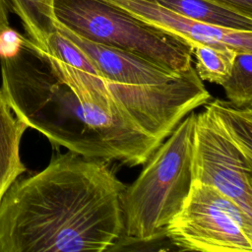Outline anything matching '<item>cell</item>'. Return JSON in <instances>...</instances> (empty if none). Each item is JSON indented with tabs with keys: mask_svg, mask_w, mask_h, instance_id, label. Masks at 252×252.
Segmentation results:
<instances>
[{
	"mask_svg": "<svg viewBox=\"0 0 252 252\" xmlns=\"http://www.w3.org/2000/svg\"><path fill=\"white\" fill-rule=\"evenodd\" d=\"M126 185L106 161L67 152L0 202V252H103L122 233Z\"/></svg>",
	"mask_w": 252,
	"mask_h": 252,
	"instance_id": "cell-1",
	"label": "cell"
},
{
	"mask_svg": "<svg viewBox=\"0 0 252 252\" xmlns=\"http://www.w3.org/2000/svg\"><path fill=\"white\" fill-rule=\"evenodd\" d=\"M192 178L211 185L252 216V107L220 98L195 114Z\"/></svg>",
	"mask_w": 252,
	"mask_h": 252,
	"instance_id": "cell-2",
	"label": "cell"
},
{
	"mask_svg": "<svg viewBox=\"0 0 252 252\" xmlns=\"http://www.w3.org/2000/svg\"><path fill=\"white\" fill-rule=\"evenodd\" d=\"M196 112L186 115L122 194L124 233L150 237L180 212L190 192Z\"/></svg>",
	"mask_w": 252,
	"mask_h": 252,
	"instance_id": "cell-3",
	"label": "cell"
},
{
	"mask_svg": "<svg viewBox=\"0 0 252 252\" xmlns=\"http://www.w3.org/2000/svg\"><path fill=\"white\" fill-rule=\"evenodd\" d=\"M56 21L92 42L131 53L162 69L192 67L191 46L99 0H54Z\"/></svg>",
	"mask_w": 252,
	"mask_h": 252,
	"instance_id": "cell-4",
	"label": "cell"
},
{
	"mask_svg": "<svg viewBox=\"0 0 252 252\" xmlns=\"http://www.w3.org/2000/svg\"><path fill=\"white\" fill-rule=\"evenodd\" d=\"M196 252H252V216L217 188L193 181L180 212L165 226Z\"/></svg>",
	"mask_w": 252,
	"mask_h": 252,
	"instance_id": "cell-5",
	"label": "cell"
},
{
	"mask_svg": "<svg viewBox=\"0 0 252 252\" xmlns=\"http://www.w3.org/2000/svg\"><path fill=\"white\" fill-rule=\"evenodd\" d=\"M110 4L141 22L173 34L187 42L192 50L198 44L225 45L237 52H252V31H233L191 21L157 0H99Z\"/></svg>",
	"mask_w": 252,
	"mask_h": 252,
	"instance_id": "cell-6",
	"label": "cell"
},
{
	"mask_svg": "<svg viewBox=\"0 0 252 252\" xmlns=\"http://www.w3.org/2000/svg\"><path fill=\"white\" fill-rule=\"evenodd\" d=\"M191 21L233 31H252V16L214 0H157Z\"/></svg>",
	"mask_w": 252,
	"mask_h": 252,
	"instance_id": "cell-7",
	"label": "cell"
},
{
	"mask_svg": "<svg viewBox=\"0 0 252 252\" xmlns=\"http://www.w3.org/2000/svg\"><path fill=\"white\" fill-rule=\"evenodd\" d=\"M27 125L12 112L0 93V202L7 189L26 170L20 155Z\"/></svg>",
	"mask_w": 252,
	"mask_h": 252,
	"instance_id": "cell-8",
	"label": "cell"
},
{
	"mask_svg": "<svg viewBox=\"0 0 252 252\" xmlns=\"http://www.w3.org/2000/svg\"><path fill=\"white\" fill-rule=\"evenodd\" d=\"M5 3L8 10L20 18L27 38L45 55L49 38L56 31L54 0H5Z\"/></svg>",
	"mask_w": 252,
	"mask_h": 252,
	"instance_id": "cell-9",
	"label": "cell"
},
{
	"mask_svg": "<svg viewBox=\"0 0 252 252\" xmlns=\"http://www.w3.org/2000/svg\"><path fill=\"white\" fill-rule=\"evenodd\" d=\"M238 52L225 45L198 43L193 47L195 71L201 81L222 85L229 77Z\"/></svg>",
	"mask_w": 252,
	"mask_h": 252,
	"instance_id": "cell-10",
	"label": "cell"
},
{
	"mask_svg": "<svg viewBox=\"0 0 252 252\" xmlns=\"http://www.w3.org/2000/svg\"><path fill=\"white\" fill-rule=\"evenodd\" d=\"M229 102L252 105V52H238L228 79L221 85Z\"/></svg>",
	"mask_w": 252,
	"mask_h": 252,
	"instance_id": "cell-11",
	"label": "cell"
},
{
	"mask_svg": "<svg viewBox=\"0 0 252 252\" xmlns=\"http://www.w3.org/2000/svg\"><path fill=\"white\" fill-rule=\"evenodd\" d=\"M103 252H196L173 241L165 227L150 237H138L122 233Z\"/></svg>",
	"mask_w": 252,
	"mask_h": 252,
	"instance_id": "cell-12",
	"label": "cell"
},
{
	"mask_svg": "<svg viewBox=\"0 0 252 252\" xmlns=\"http://www.w3.org/2000/svg\"><path fill=\"white\" fill-rule=\"evenodd\" d=\"M25 37L10 27L0 32V59L16 56L24 44Z\"/></svg>",
	"mask_w": 252,
	"mask_h": 252,
	"instance_id": "cell-13",
	"label": "cell"
},
{
	"mask_svg": "<svg viewBox=\"0 0 252 252\" xmlns=\"http://www.w3.org/2000/svg\"><path fill=\"white\" fill-rule=\"evenodd\" d=\"M214 1L230 6L246 15L252 16V0H214Z\"/></svg>",
	"mask_w": 252,
	"mask_h": 252,
	"instance_id": "cell-14",
	"label": "cell"
},
{
	"mask_svg": "<svg viewBox=\"0 0 252 252\" xmlns=\"http://www.w3.org/2000/svg\"><path fill=\"white\" fill-rule=\"evenodd\" d=\"M9 18H8V7L5 0H0V32L9 28Z\"/></svg>",
	"mask_w": 252,
	"mask_h": 252,
	"instance_id": "cell-15",
	"label": "cell"
}]
</instances>
